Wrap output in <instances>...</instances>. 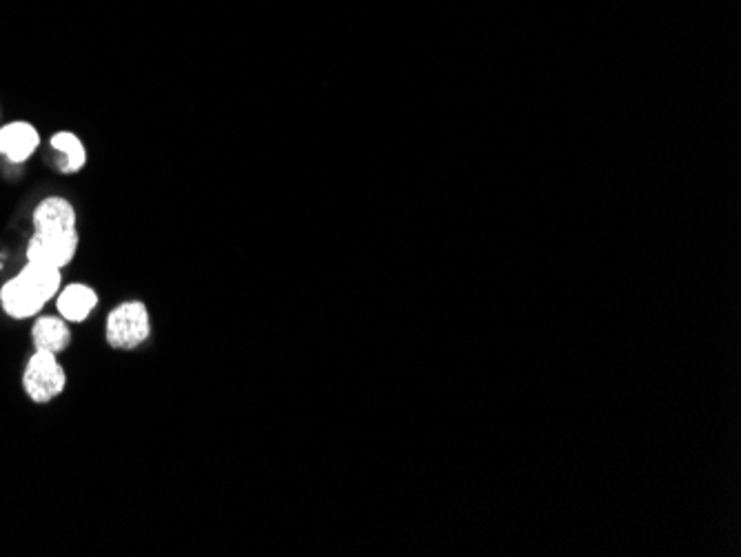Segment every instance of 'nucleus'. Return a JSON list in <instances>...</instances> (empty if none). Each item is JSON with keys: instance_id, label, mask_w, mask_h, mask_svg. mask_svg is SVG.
Returning <instances> with one entry per match:
<instances>
[{"instance_id": "3", "label": "nucleus", "mask_w": 741, "mask_h": 557, "mask_svg": "<svg viewBox=\"0 0 741 557\" xmlns=\"http://www.w3.org/2000/svg\"><path fill=\"white\" fill-rule=\"evenodd\" d=\"M78 249V231H65V234H36L27 242V262L36 265L63 269L76 256Z\"/></svg>"}, {"instance_id": "9", "label": "nucleus", "mask_w": 741, "mask_h": 557, "mask_svg": "<svg viewBox=\"0 0 741 557\" xmlns=\"http://www.w3.org/2000/svg\"><path fill=\"white\" fill-rule=\"evenodd\" d=\"M18 278L32 289L36 296L45 302L52 300L60 289V269L36 265V262H27L25 269L18 273Z\"/></svg>"}, {"instance_id": "5", "label": "nucleus", "mask_w": 741, "mask_h": 557, "mask_svg": "<svg viewBox=\"0 0 741 557\" xmlns=\"http://www.w3.org/2000/svg\"><path fill=\"white\" fill-rule=\"evenodd\" d=\"M34 227L36 231H43V234L76 231V211L65 198L49 196L34 211Z\"/></svg>"}, {"instance_id": "6", "label": "nucleus", "mask_w": 741, "mask_h": 557, "mask_svg": "<svg viewBox=\"0 0 741 557\" xmlns=\"http://www.w3.org/2000/svg\"><path fill=\"white\" fill-rule=\"evenodd\" d=\"M0 302H3V309L7 316H12L16 320L34 318L36 313L43 311L45 307V302L40 300L18 276L5 282L3 291H0Z\"/></svg>"}, {"instance_id": "10", "label": "nucleus", "mask_w": 741, "mask_h": 557, "mask_svg": "<svg viewBox=\"0 0 741 557\" xmlns=\"http://www.w3.org/2000/svg\"><path fill=\"white\" fill-rule=\"evenodd\" d=\"M52 149H56L60 156H63V171L65 174H76L85 167V147L80 143V138L71 131H58L56 136H52Z\"/></svg>"}, {"instance_id": "4", "label": "nucleus", "mask_w": 741, "mask_h": 557, "mask_svg": "<svg viewBox=\"0 0 741 557\" xmlns=\"http://www.w3.org/2000/svg\"><path fill=\"white\" fill-rule=\"evenodd\" d=\"M40 145V136L32 123L16 120L0 129V154L9 162H25Z\"/></svg>"}, {"instance_id": "8", "label": "nucleus", "mask_w": 741, "mask_h": 557, "mask_svg": "<svg viewBox=\"0 0 741 557\" xmlns=\"http://www.w3.org/2000/svg\"><path fill=\"white\" fill-rule=\"evenodd\" d=\"M32 340L36 351H47L58 356L71 342L67 320L63 318H38L32 327Z\"/></svg>"}, {"instance_id": "7", "label": "nucleus", "mask_w": 741, "mask_h": 557, "mask_svg": "<svg viewBox=\"0 0 741 557\" xmlns=\"http://www.w3.org/2000/svg\"><path fill=\"white\" fill-rule=\"evenodd\" d=\"M98 296L96 291L87 285H71L58 296V313L60 318L67 322H83L89 318V313L96 309Z\"/></svg>"}, {"instance_id": "1", "label": "nucleus", "mask_w": 741, "mask_h": 557, "mask_svg": "<svg viewBox=\"0 0 741 557\" xmlns=\"http://www.w3.org/2000/svg\"><path fill=\"white\" fill-rule=\"evenodd\" d=\"M149 313L142 302H123L107 318V342L114 349H136L149 338Z\"/></svg>"}, {"instance_id": "2", "label": "nucleus", "mask_w": 741, "mask_h": 557, "mask_svg": "<svg viewBox=\"0 0 741 557\" xmlns=\"http://www.w3.org/2000/svg\"><path fill=\"white\" fill-rule=\"evenodd\" d=\"M65 382H67L65 369L60 367L54 353L36 351L34 356L29 358L23 376V387L29 400H34L38 404L54 400L58 393H63Z\"/></svg>"}]
</instances>
